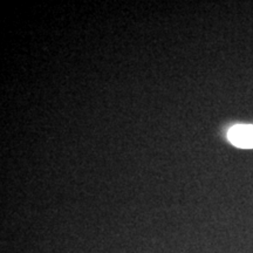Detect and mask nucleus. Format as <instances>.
Segmentation results:
<instances>
[{
    "instance_id": "f257e3e1",
    "label": "nucleus",
    "mask_w": 253,
    "mask_h": 253,
    "mask_svg": "<svg viewBox=\"0 0 253 253\" xmlns=\"http://www.w3.org/2000/svg\"><path fill=\"white\" fill-rule=\"evenodd\" d=\"M229 140L239 148H253V126L240 125L230 129Z\"/></svg>"
}]
</instances>
